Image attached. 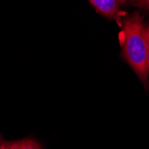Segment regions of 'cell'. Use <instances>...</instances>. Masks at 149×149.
<instances>
[{"label":"cell","instance_id":"6da1fadb","mask_svg":"<svg viewBox=\"0 0 149 149\" xmlns=\"http://www.w3.org/2000/svg\"><path fill=\"white\" fill-rule=\"evenodd\" d=\"M124 44L123 56L147 88V39L143 18L139 13H134L123 22Z\"/></svg>","mask_w":149,"mask_h":149},{"label":"cell","instance_id":"7a4b0ae2","mask_svg":"<svg viewBox=\"0 0 149 149\" xmlns=\"http://www.w3.org/2000/svg\"><path fill=\"white\" fill-rule=\"evenodd\" d=\"M100 13L109 19H118L119 13V2L117 0H89Z\"/></svg>","mask_w":149,"mask_h":149},{"label":"cell","instance_id":"3957f363","mask_svg":"<svg viewBox=\"0 0 149 149\" xmlns=\"http://www.w3.org/2000/svg\"><path fill=\"white\" fill-rule=\"evenodd\" d=\"M9 149H41L39 144L33 139H23L8 144Z\"/></svg>","mask_w":149,"mask_h":149},{"label":"cell","instance_id":"277c9868","mask_svg":"<svg viewBox=\"0 0 149 149\" xmlns=\"http://www.w3.org/2000/svg\"><path fill=\"white\" fill-rule=\"evenodd\" d=\"M146 39H147V57H146V63H147V72L149 75V25L146 27Z\"/></svg>","mask_w":149,"mask_h":149},{"label":"cell","instance_id":"5b68a950","mask_svg":"<svg viewBox=\"0 0 149 149\" xmlns=\"http://www.w3.org/2000/svg\"><path fill=\"white\" fill-rule=\"evenodd\" d=\"M139 5L141 7L149 10V0H139Z\"/></svg>","mask_w":149,"mask_h":149},{"label":"cell","instance_id":"8992f818","mask_svg":"<svg viewBox=\"0 0 149 149\" xmlns=\"http://www.w3.org/2000/svg\"><path fill=\"white\" fill-rule=\"evenodd\" d=\"M0 149H9V146H8V144H6V143H3L1 146H0Z\"/></svg>","mask_w":149,"mask_h":149},{"label":"cell","instance_id":"52a82bcc","mask_svg":"<svg viewBox=\"0 0 149 149\" xmlns=\"http://www.w3.org/2000/svg\"><path fill=\"white\" fill-rule=\"evenodd\" d=\"M117 1L119 2V4H123V3H126L127 1H129V0H117Z\"/></svg>","mask_w":149,"mask_h":149}]
</instances>
